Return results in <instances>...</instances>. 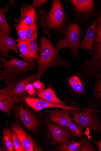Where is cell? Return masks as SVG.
Wrapping results in <instances>:
<instances>
[{"instance_id":"1","label":"cell","mask_w":101,"mask_h":151,"mask_svg":"<svg viewBox=\"0 0 101 151\" xmlns=\"http://www.w3.org/2000/svg\"><path fill=\"white\" fill-rule=\"evenodd\" d=\"M60 50L54 46L51 41L45 35L41 37L40 42V54L37 62V71L36 78L40 80L49 68L54 67L69 68V61L62 59L60 56Z\"/></svg>"},{"instance_id":"2","label":"cell","mask_w":101,"mask_h":151,"mask_svg":"<svg viewBox=\"0 0 101 151\" xmlns=\"http://www.w3.org/2000/svg\"><path fill=\"white\" fill-rule=\"evenodd\" d=\"M50 10L40 9L38 12L39 22L43 29L42 32L51 39L52 31H60L66 27L67 17L63 6L59 0H53Z\"/></svg>"},{"instance_id":"3","label":"cell","mask_w":101,"mask_h":151,"mask_svg":"<svg viewBox=\"0 0 101 151\" xmlns=\"http://www.w3.org/2000/svg\"><path fill=\"white\" fill-rule=\"evenodd\" d=\"M1 60L4 69L0 72V75L7 86L25 77L37 66L35 62H28L12 56L10 60L2 58Z\"/></svg>"},{"instance_id":"4","label":"cell","mask_w":101,"mask_h":151,"mask_svg":"<svg viewBox=\"0 0 101 151\" xmlns=\"http://www.w3.org/2000/svg\"><path fill=\"white\" fill-rule=\"evenodd\" d=\"M83 35V31L78 25L68 21L64 37L59 40L55 47L60 50L65 48H69L73 56L77 58L79 55L80 39Z\"/></svg>"},{"instance_id":"5","label":"cell","mask_w":101,"mask_h":151,"mask_svg":"<svg viewBox=\"0 0 101 151\" xmlns=\"http://www.w3.org/2000/svg\"><path fill=\"white\" fill-rule=\"evenodd\" d=\"M73 112L74 120L78 124L93 131L101 132V123L97 118L94 113L91 110L84 109L81 112Z\"/></svg>"},{"instance_id":"6","label":"cell","mask_w":101,"mask_h":151,"mask_svg":"<svg viewBox=\"0 0 101 151\" xmlns=\"http://www.w3.org/2000/svg\"><path fill=\"white\" fill-rule=\"evenodd\" d=\"M48 127L50 135L55 143L65 145L70 142L73 135L67 127L57 125L51 120H48Z\"/></svg>"},{"instance_id":"7","label":"cell","mask_w":101,"mask_h":151,"mask_svg":"<svg viewBox=\"0 0 101 151\" xmlns=\"http://www.w3.org/2000/svg\"><path fill=\"white\" fill-rule=\"evenodd\" d=\"M37 79L36 75L33 74L20 79L7 86L8 91L15 99L16 103H19L24 99L27 93L25 90L27 85Z\"/></svg>"},{"instance_id":"8","label":"cell","mask_w":101,"mask_h":151,"mask_svg":"<svg viewBox=\"0 0 101 151\" xmlns=\"http://www.w3.org/2000/svg\"><path fill=\"white\" fill-rule=\"evenodd\" d=\"M24 99L27 104L36 111H41L47 108H56L68 110L70 111L80 110L82 109L71 107L64 104L54 103L45 100L31 96H25Z\"/></svg>"},{"instance_id":"9","label":"cell","mask_w":101,"mask_h":151,"mask_svg":"<svg viewBox=\"0 0 101 151\" xmlns=\"http://www.w3.org/2000/svg\"><path fill=\"white\" fill-rule=\"evenodd\" d=\"M17 112L27 130L36 131L38 130L39 122L29 108L21 106L17 109Z\"/></svg>"},{"instance_id":"10","label":"cell","mask_w":101,"mask_h":151,"mask_svg":"<svg viewBox=\"0 0 101 151\" xmlns=\"http://www.w3.org/2000/svg\"><path fill=\"white\" fill-rule=\"evenodd\" d=\"M94 51L90 58L86 61L84 64V69L91 75L101 71V40L95 43Z\"/></svg>"},{"instance_id":"11","label":"cell","mask_w":101,"mask_h":151,"mask_svg":"<svg viewBox=\"0 0 101 151\" xmlns=\"http://www.w3.org/2000/svg\"><path fill=\"white\" fill-rule=\"evenodd\" d=\"M11 130L16 132L23 145L25 151H34L36 146L34 140L21 127L18 121L17 120L12 123Z\"/></svg>"},{"instance_id":"12","label":"cell","mask_w":101,"mask_h":151,"mask_svg":"<svg viewBox=\"0 0 101 151\" xmlns=\"http://www.w3.org/2000/svg\"><path fill=\"white\" fill-rule=\"evenodd\" d=\"M18 53L17 41L11 37L0 36V56L1 58H11L8 54L11 50Z\"/></svg>"},{"instance_id":"13","label":"cell","mask_w":101,"mask_h":151,"mask_svg":"<svg viewBox=\"0 0 101 151\" xmlns=\"http://www.w3.org/2000/svg\"><path fill=\"white\" fill-rule=\"evenodd\" d=\"M15 99L8 91L7 87L0 90V110L10 116L11 111L13 109Z\"/></svg>"},{"instance_id":"14","label":"cell","mask_w":101,"mask_h":151,"mask_svg":"<svg viewBox=\"0 0 101 151\" xmlns=\"http://www.w3.org/2000/svg\"><path fill=\"white\" fill-rule=\"evenodd\" d=\"M68 110L62 109L61 110L55 109L49 114L50 119L55 124L67 127L72 119L70 117Z\"/></svg>"},{"instance_id":"15","label":"cell","mask_w":101,"mask_h":151,"mask_svg":"<svg viewBox=\"0 0 101 151\" xmlns=\"http://www.w3.org/2000/svg\"><path fill=\"white\" fill-rule=\"evenodd\" d=\"M20 18L28 25L39 22L36 10L32 5L25 4L21 6Z\"/></svg>"},{"instance_id":"16","label":"cell","mask_w":101,"mask_h":151,"mask_svg":"<svg viewBox=\"0 0 101 151\" xmlns=\"http://www.w3.org/2000/svg\"><path fill=\"white\" fill-rule=\"evenodd\" d=\"M10 8V6H7L3 9H0V36L10 37V33L13 29L9 25L6 19Z\"/></svg>"},{"instance_id":"17","label":"cell","mask_w":101,"mask_h":151,"mask_svg":"<svg viewBox=\"0 0 101 151\" xmlns=\"http://www.w3.org/2000/svg\"><path fill=\"white\" fill-rule=\"evenodd\" d=\"M36 94L40 99L48 101L57 104H63V102L57 97L51 84L47 89L41 91H37Z\"/></svg>"},{"instance_id":"18","label":"cell","mask_w":101,"mask_h":151,"mask_svg":"<svg viewBox=\"0 0 101 151\" xmlns=\"http://www.w3.org/2000/svg\"><path fill=\"white\" fill-rule=\"evenodd\" d=\"M95 32L93 25L89 27L81 43L79 49H83L85 52L88 50H92L94 44V40Z\"/></svg>"},{"instance_id":"19","label":"cell","mask_w":101,"mask_h":151,"mask_svg":"<svg viewBox=\"0 0 101 151\" xmlns=\"http://www.w3.org/2000/svg\"><path fill=\"white\" fill-rule=\"evenodd\" d=\"M70 1L78 12L83 13L91 12L94 4V1L92 0H71Z\"/></svg>"},{"instance_id":"20","label":"cell","mask_w":101,"mask_h":151,"mask_svg":"<svg viewBox=\"0 0 101 151\" xmlns=\"http://www.w3.org/2000/svg\"><path fill=\"white\" fill-rule=\"evenodd\" d=\"M17 47L19 50V55L23 58L24 60L32 63L38 59L39 58L35 55L25 42L18 43Z\"/></svg>"},{"instance_id":"21","label":"cell","mask_w":101,"mask_h":151,"mask_svg":"<svg viewBox=\"0 0 101 151\" xmlns=\"http://www.w3.org/2000/svg\"><path fill=\"white\" fill-rule=\"evenodd\" d=\"M15 24L17 31L18 38L16 40L18 43L24 42L26 40L28 32L29 25L20 17L16 19Z\"/></svg>"},{"instance_id":"22","label":"cell","mask_w":101,"mask_h":151,"mask_svg":"<svg viewBox=\"0 0 101 151\" xmlns=\"http://www.w3.org/2000/svg\"><path fill=\"white\" fill-rule=\"evenodd\" d=\"M8 121H7L5 127L3 131L2 143L9 151H15L13 143L12 132L7 128Z\"/></svg>"},{"instance_id":"23","label":"cell","mask_w":101,"mask_h":151,"mask_svg":"<svg viewBox=\"0 0 101 151\" xmlns=\"http://www.w3.org/2000/svg\"><path fill=\"white\" fill-rule=\"evenodd\" d=\"M70 86L75 91L78 93H82L84 91L82 82L77 76H74L70 77L68 79Z\"/></svg>"},{"instance_id":"24","label":"cell","mask_w":101,"mask_h":151,"mask_svg":"<svg viewBox=\"0 0 101 151\" xmlns=\"http://www.w3.org/2000/svg\"><path fill=\"white\" fill-rule=\"evenodd\" d=\"M81 147L80 142L75 141L65 145H61L56 148L57 150L61 151H80Z\"/></svg>"},{"instance_id":"25","label":"cell","mask_w":101,"mask_h":151,"mask_svg":"<svg viewBox=\"0 0 101 151\" xmlns=\"http://www.w3.org/2000/svg\"><path fill=\"white\" fill-rule=\"evenodd\" d=\"M28 32L25 40L36 41L37 38L38 27L36 23L28 25Z\"/></svg>"},{"instance_id":"26","label":"cell","mask_w":101,"mask_h":151,"mask_svg":"<svg viewBox=\"0 0 101 151\" xmlns=\"http://www.w3.org/2000/svg\"><path fill=\"white\" fill-rule=\"evenodd\" d=\"M91 25L94 26L96 36L95 39V42L97 43L101 40V12L97 19L91 23Z\"/></svg>"},{"instance_id":"27","label":"cell","mask_w":101,"mask_h":151,"mask_svg":"<svg viewBox=\"0 0 101 151\" xmlns=\"http://www.w3.org/2000/svg\"><path fill=\"white\" fill-rule=\"evenodd\" d=\"M12 136L14 150L16 151H25L23 145L16 132L12 131Z\"/></svg>"},{"instance_id":"28","label":"cell","mask_w":101,"mask_h":151,"mask_svg":"<svg viewBox=\"0 0 101 151\" xmlns=\"http://www.w3.org/2000/svg\"><path fill=\"white\" fill-rule=\"evenodd\" d=\"M67 127L71 131L73 136L80 138L84 134L81 126H78L76 122L74 123L71 121L69 123Z\"/></svg>"},{"instance_id":"29","label":"cell","mask_w":101,"mask_h":151,"mask_svg":"<svg viewBox=\"0 0 101 151\" xmlns=\"http://www.w3.org/2000/svg\"><path fill=\"white\" fill-rule=\"evenodd\" d=\"M22 42H25L35 55L39 58L40 50L36 41L25 40Z\"/></svg>"},{"instance_id":"30","label":"cell","mask_w":101,"mask_h":151,"mask_svg":"<svg viewBox=\"0 0 101 151\" xmlns=\"http://www.w3.org/2000/svg\"><path fill=\"white\" fill-rule=\"evenodd\" d=\"M80 142L81 145V147L80 151H95L92 143L89 140L84 139H81Z\"/></svg>"},{"instance_id":"31","label":"cell","mask_w":101,"mask_h":151,"mask_svg":"<svg viewBox=\"0 0 101 151\" xmlns=\"http://www.w3.org/2000/svg\"><path fill=\"white\" fill-rule=\"evenodd\" d=\"M33 84L37 91H40L44 90L45 86L43 82L40 80L37 79L36 81L33 82Z\"/></svg>"},{"instance_id":"32","label":"cell","mask_w":101,"mask_h":151,"mask_svg":"<svg viewBox=\"0 0 101 151\" xmlns=\"http://www.w3.org/2000/svg\"><path fill=\"white\" fill-rule=\"evenodd\" d=\"M33 82L27 84L25 88V91L30 95H35L37 92V91L33 85Z\"/></svg>"},{"instance_id":"33","label":"cell","mask_w":101,"mask_h":151,"mask_svg":"<svg viewBox=\"0 0 101 151\" xmlns=\"http://www.w3.org/2000/svg\"><path fill=\"white\" fill-rule=\"evenodd\" d=\"M47 2V0H34L31 5L33 7L39 9L40 7L46 4Z\"/></svg>"},{"instance_id":"34","label":"cell","mask_w":101,"mask_h":151,"mask_svg":"<svg viewBox=\"0 0 101 151\" xmlns=\"http://www.w3.org/2000/svg\"><path fill=\"white\" fill-rule=\"evenodd\" d=\"M95 91L96 96L101 99V80L98 82L96 85Z\"/></svg>"},{"instance_id":"35","label":"cell","mask_w":101,"mask_h":151,"mask_svg":"<svg viewBox=\"0 0 101 151\" xmlns=\"http://www.w3.org/2000/svg\"><path fill=\"white\" fill-rule=\"evenodd\" d=\"M97 145L99 150L101 151V141L97 143Z\"/></svg>"},{"instance_id":"36","label":"cell","mask_w":101,"mask_h":151,"mask_svg":"<svg viewBox=\"0 0 101 151\" xmlns=\"http://www.w3.org/2000/svg\"><path fill=\"white\" fill-rule=\"evenodd\" d=\"M3 146H1L0 151H8L6 147L4 145Z\"/></svg>"},{"instance_id":"37","label":"cell","mask_w":101,"mask_h":151,"mask_svg":"<svg viewBox=\"0 0 101 151\" xmlns=\"http://www.w3.org/2000/svg\"><path fill=\"white\" fill-rule=\"evenodd\" d=\"M9 4L10 5H12L15 6L17 4V3H16L15 1H9Z\"/></svg>"},{"instance_id":"38","label":"cell","mask_w":101,"mask_h":151,"mask_svg":"<svg viewBox=\"0 0 101 151\" xmlns=\"http://www.w3.org/2000/svg\"></svg>"}]
</instances>
